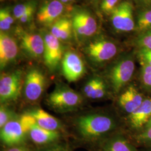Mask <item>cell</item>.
Returning <instances> with one entry per match:
<instances>
[{
    "mask_svg": "<svg viewBox=\"0 0 151 151\" xmlns=\"http://www.w3.org/2000/svg\"><path fill=\"white\" fill-rule=\"evenodd\" d=\"M73 126L77 134L86 141L97 140L116 127L113 118L106 114L88 112L76 118Z\"/></svg>",
    "mask_w": 151,
    "mask_h": 151,
    "instance_id": "1",
    "label": "cell"
},
{
    "mask_svg": "<svg viewBox=\"0 0 151 151\" xmlns=\"http://www.w3.org/2000/svg\"><path fill=\"white\" fill-rule=\"evenodd\" d=\"M83 96L64 83H58L46 98L49 108L59 113L73 111L81 107Z\"/></svg>",
    "mask_w": 151,
    "mask_h": 151,
    "instance_id": "2",
    "label": "cell"
},
{
    "mask_svg": "<svg viewBox=\"0 0 151 151\" xmlns=\"http://www.w3.org/2000/svg\"><path fill=\"white\" fill-rule=\"evenodd\" d=\"M36 123L35 119L29 114L19 115L1 128V140L9 147L22 145Z\"/></svg>",
    "mask_w": 151,
    "mask_h": 151,
    "instance_id": "3",
    "label": "cell"
},
{
    "mask_svg": "<svg viewBox=\"0 0 151 151\" xmlns=\"http://www.w3.org/2000/svg\"><path fill=\"white\" fill-rule=\"evenodd\" d=\"M24 76L20 70L3 73L0 77L1 104L15 102L22 92Z\"/></svg>",
    "mask_w": 151,
    "mask_h": 151,
    "instance_id": "4",
    "label": "cell"
},
{
    "mask_svg": "<svg viewBox=\"0 0 151 151\" xmlns=\"http://www.w3.org/2000/svg\"><path fill=\"white\" fill-rule=\"evenodd\" d=\"M47 83L46 76L42 70L32 68L24 76L22 94L28 102H37L43 95Z\"/></svg>",
    "mask_w": 151,
    "mask_h": 151,
    "instance_id": "5",
    "label": "cell"
},
{
    "mask_svg": "<svg viewBox=\"0 0 151 151\" xmlns=\"http://www.w3.org/2000/svg\"><path fill=\"white\" fill-rule=\"evenodd\" d=\"M134 69V62L130 58L122 59L114 65L107 77L114 93H119L125 86L133 75Z\"/></svg>",
    "mask_w": 151,
    "mask_h": 151,
    "instance_id": "6",
    "label": "cell"
},
{
    "mask_svg": "<svg viewBox=\"0 0 151 151\" xmlns=\"http://www.w3.org/2000/svg\"><path fill=\"white\" fill-rule=\"evenodd\" d=\"M84 52L91 62L100 64L112 59L117 53L118 48L113 42L105 39H97L88 44Z\"/></svg>",
    "mask_w": 151,
    "mask_h": 151,
    "instance_id": "7",
    "label": "cell"
},
{
    "mask_svg": "<svg viewBox=\"0 0 151 151\" xmlns=\"http://www.w3.org/2000/svg\"><path fill=\"white\" fill-rule=\"evenodd\" d=\"M61 66L64 77L70 83L78 81L86 72V65L81 56L72 50L65 53Z\"/></svg>",
    "mask_w": 151,
    "mask_h": 151,
    "instance_id": "8",
    "label": "cell"
},
{
    "mask_svg": "<svg viewBox=\"0 0 151 151\" xmlns=\"http://www.w3.org/2000/svg\"><path fill=\"white\" fill-rule=\"evenodd\" d=\"M15 34L20 41L22 50L29 57L39 59L43 55L44 39L40 35L28 32L20 27L16 28Z\"/></svg>",
    "mask_w": 151,
    "mask_h": 151,
    "instance_id": "9",
    "label": "cell"
},
{
    "mask_svg": "<svg viewBox=\"0 0 151 151\" xmlns=\"http://www.w3.org/2000/svg\"><path fill=\"white\" fill-rule=\"evenodd\" d=\"M44 51L43 57L45 65L50 72L56 70L63 59V48L59 39L50 32L47 33L44 37Z\"/></svg>",
    "mask_w": 151,
    "mask_h": 151,
    "instance_id": "10",
    "label": "cell"
},
{
    "mask_svg": "<svg viewBox=\"0 0 151 151\" xmlns=\"http://www.w3.org/2000/svg\"><path fill=\"white\" fill-rule=\"evenodd\" d=\"M114 27L120 32H128L134 29L135 23L131 4L124 1L120 3L111 14Z\"/></svg>",
    "mask_w": 151,
    "mask_h": 151,
    "instance_id": "11",
    "label": "cell"
},
{
    "mask_svg": "<svg viewBox=\"0 0 151 151\" xmlns=\"http://www.w3.org/2000/svg\"><path fill=\"white\" fill-rule=\"evenodd\" d=\"M19 46L16 39L5 32L0 33V68L4 70L16 61Z\"/></svg>",
    "mask_w": 151,
    "mask_h": 151,
    "instance_id": "12",
    "label": "cell"
},
{
    "mask_svg": "<svg viewBox=\"0 0 151 151\" xmlns=\"http://www.w3.org/2000/svg\"><path fill=\"white\" fill-rule=\"evenodd\" d=\"M71 20L73 29L80 37H90L97 31L96 20L87 11H76L73 14Z\"/></svg>",
    "mask_w": 151,
    "mask_h": 151,
    "instance_id": "13",
    "label": "cell"
},
{
    "mask_svg": "<svg viewBox=\"0 0 151 151\" xmlns=\"http://www.w3.org/2000/svg\"><path fill=\"white\" fill-rule=\"evenodd\" d=\"M63 4L59 0H53L42 6L38 11L37 19L39 23L45 26L52 25L58 20L64 11Z\"/></svg>",
    "mask_w": 151,
    "mask_h": 151,
    "instance_id": "14",
    "label": "cell"
},
{
    "mask_svg": "<svg viewBox=\"0 0 151 151\" xmlns=\"http://www.w3.org/2000/svg\"><path fill=\"white\" fill-rule=\"evenodd\" d=\"M108 90L106 82L101 77L94 76L85 82L82 88V95L88 99L96 100L105 97Z\"/></svg>",
    "mask_w": 151,
    "mask_h": 151,
    "instance_id": "15",
    "label": "cell"
},
{
    "mask_svg": "<svg viewBox=\"0 0 151 151\" xmlns=\"http://www.w3.org/2000/svg\"><path fill=\"white\" fill-rule=\"evenodd\" d=\"M60 131L45 129L34 124L29 133V137L32 142L39 146H46L56 142L61 137Z\"/></svg>",
    "mask_w": 151,
    "mask_h": 151,
    "instance_id": "16",
    "label": "cell"
},
{
    "mask_svg": "<svg viewBox=\"0 0 151 151\" xmlns=\"http://www.w3.org/2000/svg\"><path fill=\"white\" fill-rule=\"evenodd\" d=\"M142 95L133 86L128 87L119 98V104L127 113L130 114L139 107L143 101Z\"/></svg>",
    "mask_w": 151,
    "mask_h": 151,
    "instance_id": "17",
    "label": "cell"
},
{
    "mask_svg": "<svg viewBox=\"0 0 151 151\" xmlns=\"http://www.w3.org/2000/svg\"><path fill=\"white\" fill-rule=\"evenodd\" d=\"M26 113L33 116L37 124L44 129L60 132V130L63 128L60 120L42 109L35 108L28 110Z\"/></svg>",
    "mask_w": 151,
    "mask_h": 151,
    "instance_id": "18",
    "label": "cell"
},
{
    "mask_svg": "<svg viewBox=\"0 0 151 151\" xmlns=\"http://www.w3.org/2000/svg\"><path fill=\"white\" fill-rule=\"evenodd\" d=\"M151 118V99H147L135 111L129 115L130 124L135 129L142 128L147 124Z\"/></svg>",
    "mask_w": 151,
    "mask_h": 151,
    "instance_id": "19",
    "label": "cell"
},
{
    "mask_svg": "<svg viewBox=\"0 0 151 151\" xmlns=\"http://www.w3.org/2000/svg\"><path fill=\"white\" fill-rule=\"evenodd\" d=\"M72 29V20L67 18H60L52 25L50 32L60 41H66L71 38Z\"/></svg>",
    "mask_w": 151,
    "mask_h": 151,
    "instance_id": "20",
    "label": "cell"
},
{
    "mask_svg": "<svg viewBox=\"0 0 151 151\" xmlns=\"http://www.w3.org/2000/svg\"><path fill=\"white\" fill-rule=\"evenodd\" d=\"M100 151H134V150L125 138L117 137L108 141Z\"/></svg>",
    "mask_w": 151,
    "mask_h": 151,
    "instance_id": "21",
    "label": "cell"
},
{
    "mask_svg": "<svg viewBox=\"0 0 151 151\" xmlns=\"http://www.w3.org/2000/svg\"><path fill=\"white\" fill-rule=\"evenodd\" d=\"M19 115L7 106L6 104H1L0 107V128H2L5 125L15 119Z\"/></svg>",
    "mask_w": 151,
    "mask_h": 151,
    "instance_id": "22",
    "label": "cell"
},
{
    "mask_svg": "<svg viewBox=\"0 0 151 151\" xmlns=\"http://www.w3.org/2000/svg\"><path fill=\"white\" fill-rule=\"evenodd\" d=\"M14 16L11 15L10 11L8 7L2 9L0 11V29L1 32H5L9 30L13 24Z\"/></svg>",
    "mask_w": 151,
    "mask_h": 151,
    "instance_id": "23",
    "label": "cell"
},
{
    "mask_svg": "<svg viewBox=\"0 0 151 151\" xmlns=\"http://www.w3.org/2000/svg\"><path fill=\"white\" fill-rule=\"evenodd\" d=\"M37 6L35 1H30L24 4L17 5L14 7L13 9V16L16 19L19 20L26 12L31 8Z\"/></svg>",
    "mask_w": 151,
    "mask_h": 151,
    "instance_id": "24",
    "label": "cell"
},
{
    "mask_svg": "<svg viewBox=\"0 0 151 151\" xmlns=\"http://www.w3.org/2000/svg\"><path fill=\"white\" fill-rule=\"evenodd\" d=\"M151 27V10L143 13L139 17L138 21V28L143 30Z\"/></svg>",
    "mask_w": 151,
    "mask_h": 151,
    "instance_id": "25",
    "label": "cell"
},
{
    "mask_svg": "<svg viewBox=\"0 0 151 151\" xmlns=\"http://www.w3.org/2000/svg\"><path fill=\"white\" fill-rule=\"evenodd\" d=\"M142 62V81L146 86L151 88V66L143 60Z\"/></svg>",
    "mask_w": 151,
    "mask_h": 151,
    "instance_id": "26",
    "label": "cell"
},
{
    "mask_svg": "<svg viewBox=\"0 0 151 151\" xmlns=\"http://www.w3.org/2000/svg\"><path fill=\"white\" fill-rule=\"evenodd\" d=\"M119 0H102L101 4V10L105 14H111L119 5Z\"/></svg>",
    "mask_w": 151,
    "mask_h": 151,
    "instance_id": "27",
    "label": "cell"
},
{
    "mask_svg": "<svg viewBox=\"0 0 151 151\" xmlns=\"http://www.w3.org/2000/svg\"><path fill=\"white\" fill-rule=\"evenodd\" d=\"M37 151H69L68 147L65 145L55 142L43 146Z\"/></svg>",
    "mask_w": 151,
    "mask_h": 151,
    "instance_id": "28",
    "label": "cell"
},
{
    "mask_svg": "<svg viewBox=\"0 0 151 151\" xmlns=\"http://www.w3.org/2000/svg\"><path fill=\"white\" fill-rule=\"evenodd\" d=\"M36 10V6L31 8L27 12H26L19 19V21L22 23H27L29 22L32 19L33 15L35 12Z\"/></svg>",
    "mask_w": 151,
    "mask_h": 151,
    "instance_id": "29",
    "label": "cell"
},
{
    "mask_svg": "<svg viewBox=\"0 0 151 151\" xmlns=\"http://www.w3.org/2000/svg\"><path fill=\"white\" fill-rule=\"evenodd\" d=\"M138 139L140 142L151 143V126L147 128L145 132L138 135Z\"/></svg>",
    "mask_w": 151,
    "mask_h": 151,
    "instance_id": "30",
    "label": "cell"
},
{
    "mask_svg": "<svg viewBox=\"0 0 151 151\" xmlns=\"http://www.w3.org/2000/svg\"><path fill=\"white\" fill-rule=\"evenodd\" d=\"M141 57L143 62L151 66V50L143 48L141 51Z\"/></svg>",
    "mask_w": 151,
    "mask_h": 151,
    "instance_id": "31",
    "label": "cell"
},
{
    "mask_svg": "<svg viewBox=\"0 0 151 151\" xmlns=\"http://www.w3.org/2000/svg\"><path fill=\"white\" fill-rule=\"evenodd\" d=\"M142 44L144 48L151 50V32L146 34L142 38Z\"/></svg>",
    "mask_w": 151,
    "mask_h": 151,
    "instance_id": "32",
    "label": "cell"
},
{
    "mask_svg": "<svg viewBox=\"0 0 151 151\" xmlns=\"http://www.w3.org/2000/svg\"><path fill=\"white\" fill-rule=\"evenodd\" d=\"M4 151H31V150L27 146L22 144L18 146L9 147V148Z\"/></svg>",
    "mask_w": 151,
    "mask_h": 151,
    "instance_id": "33",
    "label": "cell"
},
{
    "mask_svg": "<svg viewBox=\"0 0 151 151\" xmlns=\"http://www.w3.org/2000/svg\"><path fill=\"white\" fill-rule=\"evenodd\" d=\"M59 1L63 4H65V3H68V2H70L73 1L74 0H59Z\"/></svg>",
    "mask_w": 151,
    "mask_h": 151,
    "instance_id": "34",
    "label": "cell"
},
{
    "mask_svg": "<svg viewBox=\"0 0 151 151\" xmlns=\"http://www.w3.org/2000/svg\"><path fill=\"white\" fill-rule=\"evenodd\" d=\"M151 118L150 120V121L148 122V123H147V124L146 125V128H148V127H151Z\"/></svg>",
    "mask_w": 151,
    "mask_h": 151,
    "instance_id": "35",
    "label": "cell"
},
{
    "mask_svg": "<svg viewBox=\"0 0 151 151\" xmlns=\"http://www.w3.org/2000/svg\"><path fill=\"white\" fill-rule=\"evenodd\" d=\"M142 1H148V0H142Z\"/></svg>",
    "mask_w": 151,
    "mask_h": 151,
    "instance_id": "36",
    "label": "cell"
},
{
    "mask_svg": "<svg viewBox=\"0 0 151 151\" xmlns=\"http://www.w3.org/2000/svg\"><path fill=\"white\" fill-rule=\"evenodd\" d=\"M92 1H96V0H92Z\"/></svg>",
    "mask_w": 151,
    "mask_h": 151,
    "instance_id": "37",
    "label": "cell"
}]
</instances>
